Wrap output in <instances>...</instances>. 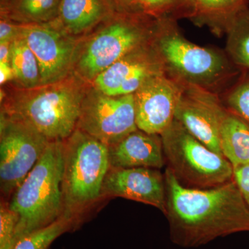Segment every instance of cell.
<instances>
[{
    "label": "cell",
    "mask_w": 249,
    "mask_h": 249,
    "mask_svg": "<svg viewBox=\"0 0 249 249\" xmlns=\"http://www.w3.org/2000/svg\"><path fill=\"white\" fill-rule=\"evenodd\" d=\"M165 178L170 240L183 248L249 231V207L233 181L210 189L183 186L168 168Z\"/></svg>",
    "instance_id": "obj_1"
},
{
    "label": "cell",
    "mask_w": 249,
    "mask_h": 249,
    "mask_svg": "<svg viewBox=\"0 0 249 249\" xmlns=\"http://www.w3.org/2000/svg\"><path fill=\"white\" fill-rule=\"evenodd\" d=\"M62 172L63 141L49 142L43 155L8 201L10 209L19 217L14 245L23 236L47 227L63 215Z\"/></svg>",
    "instance_id": "obj_2"
},
{
    "label": "cell",
    "mask_w": 249,
    "mask_h": 249,
    "mask_svg": "<svg viewBox=\"0 0 249 249\" xmlns=\"http://www.w3.org/2000/svg\"><path fill=\"white\" fill-rule=\"evenodd\" d=\"M155 50L170 76L215 93L240 69L219 51L196 45L178 30L175 19H159Z\"/></svg>",
    "instance_id": "obj_3"
},
{
    "label": "cell",
    "mask_w": 249,
    "mask_h": 249,
    "mask_svg": "<svg viewBox=\"0 0 249 249\" xmlns=\"http://www.w3.org/2000/svg\"><path fill=\"white\" fill-rule=\"evenodd\" d=\"M109 168L108 146L103 142L78 129L63 141V217L77 224L102 199Z\"/></svg>",
    "instance_id": "obj_4"
},
{
    "label": "cell",
    "mask_w": 249,
    "mask_h": 249,
    "mask_svg": "<svg viewBox=\"0 0 249 249\" xmlns=\"http://www.w3.org/2000/svg\"><path fill=\"white\" fill-rule=\"evenodd\" d=\"M6 103L1 112L27 123L50 142L76 130L85 94L74 83L42 85Z\"/></svg>",
    "instance_id": "obj_5"
},
{
    "label": "cell",
    "mask_w": 249,
    "mask_h": 249,
    "mask_svg": "<svg viewBox=\"0 0 249 249\" xmlns=\"http://www.w3.org/2000/svg\"><path fill=\"white\" fill-rule=\"evenodd\" d=\"M165 163L183 186L210 189L233 179V166L174 120L160 134Z\"/></svg>",
    "instance_id": "obj_6"
},
{
    "label": "cell",
    "mask_w": 249,
    "mask_h": 249,
    "mask_svg": "<svg viewBox=\"0 0 249 249\" xmlns=\"http://www.w3.org/2000/svg\"><path fill=\"white\" fill-rule=\"evenodd\" d=\"M50 141L21 119L1 112L0 191L9 201L45 151Z\"/></svg>",
    "instance_id": "obj_7"
},
{
    "label": "cell",
    "mask_w": 249,
    "mask_h": 249,
    "mask_svg": "<svg viewBox=\"0 0 249 249\" xmlns=\"http://www.w3.org/2000/svg\"><path fill=\"white\" fill-rule=\"evenodd\" d=\"M76 129L107 146L137 130L134 95L110 96L101 91L85 94Z\"/></svg>",
    "instance_id": "obj_8"
},
{
    "label": "cell",
    "mask_w": 249,
    "mask_h": 249,
    "mask_svg": "<svg viewBox=\"0 0 249 249\" xmlns=\"http://www.w3.org/2000/svg\"><path fill=\"white\" fill-rule=\"evenodd\" d=\"M149 31L138 22L124 19L103 29L90 41L78 67L87 78H96L116 62L142 48Z\"/></svg>",
    "instance_id": "obj_9"
},
{
    "label": "cell",
    "mask_w": 249,
    "mask_h": 249,
    "mask_svg": "<svg viewBox=\"0 0 249 249\" xmlns=\"http://www.w3.org/2000/svg\"><path fill=\"white\" fill-rule=\"evenodd\" d=\"M183 83L166 71L147 80L134 95L136 124L140 130L161 134L175 120Z\"/></svg>",
    "instance_id": "obj_10"
},
{
    "label": "cell",
    "mask_w": 249,
    "mask_h": 249,
    "mask_svg": "<svg viewBox=\"0 0 249 249\" xmlns=\"http://www.w3.org/2000/svg\"><path fill=\"white\" fill-rule=\"evenodd\" d=\"M183 85L175 111V120L206 146L223 155L219 142V122L225 106L217 93L196 85L185 83Z\"/></svg>",
    "instance_id": "obj_11"
},
{
    "label": "cell",
    "mask_w": 249,
    "mask_h": 249,
    "mask_svg": "<svg viewBox=\"0 0 249 249\" xmlns=\"http://www.w3.org/2000/svg\"><path fill=\"white\" fill-rule=\"evenodd\" d=\"M19 35L38 62L40 86L63 80L71 65L73 42L58 31L37 24L19 27Z\"/></svg>",
    "instance_id": "obj_12"
},
{
    "label": "cell",
    "mask_w": 249,
    "mask_h": 249,
    "mask_svg": "<svg viewBox=\"0 0 249 249\" xmlns=\"http://www.w3.org/2000/svg\"><path fill=\"white\" fill-rule=\"evenodd\" d=\"M165 71L155 49L151 53L142 47L99 73L94 84L98 91L107 96L132 94L149 78Z\"/></svg>",
    "instance_id": "obj_13"
},
{
    "label": "cell",
    "mask_w": 249,
    "mask_h": 249,
    "mask_svg": "<svg viewBox=\"0 0 249 249\" xmlns=\"http://www.w3.org/2000/svg\"><path fill=\"white\" fill-rule=\"evenodd\" d=\"M124 197L166 211L164 175L158 169L110 167L102 189V198Z\"/></svg>",
    "instance_id": "obj_14"
},
{
    "label": "cell",
    "mask_w": 249,
    "mask_h": 249,
    "mask_svg": "<svg viewBox=\"0 0 249 249\" xmlns=\"http://www.w3.org/2000/svg\"><path fill=\"white\" fill-rule=\"evenodd\" d=\"M110 167L160 169L165 164L160 134L137 129L119 142L108 146Z\"/></svg>",
    "instance_id": "obj_15"
},
{
    "label": "cell",
    "mask_w": 249,
    "mask_h": 249,
    "mask_svg": "<svg viewBox=\"0 0 249 249\" xmlns=\"http://www.w3.org/2000/svg\"><path fill=\"white\" fill-rule=\"evenodd\" d=\"M249 6V0H188L183 17L215 34L227 31L234 18Z\"/></svg>",
    "instance_id": "obj_16"
},
{
    "label": "cell",
    "mask_w": 249,
    "mask_h": 249,
    "mask_svg": "<svg viewBox=\"0 0 249 249\" xmlns=\"http://www.w3.org/2000/svg\"><path fill=\"white\" fill-rule=\"evenodd\" d=\"M219 142L223 156L233 168L249 164V124L226 106L219 122Z\"/></svg>",
    "instance_id": "obj_17"
},
{
    "label": "cell",
    "mask_w": 249,
    "mask_h": 249,
    "mask_svg": "<svg viewBox=\"0 0 249 249\" xmlns=\"http://www.w3.org/2000/svg\"><path fill=\"white\" fill-rule=\"evenodd\" d=\"M102 0H60L59 15L64 27L73 34L89 29L103 17Z\"/></svg>",
    "instance_id": "obj_18"
},
{
    "label": "cell",
    "mask_w": 249,
    "mask_h": 249,
    "mask_svg": "<svg viewBox=\"0 0 249 249\" xmlns=\"http://www.w3.org/2000/svg\"><path fill=\"white\" fill-rule=\"evenodd\" d=\"M226 33L228 57L241 71H249V6L234 18Z\"/></svg>",
    "instance_id": "obj_19"
},
{
    "label": "cell",
    "mask_w": 249,
    "mask_h": 249,
    "mask_svg": "<svg viewBox=\"0 0 249 249\" xmlns=\"http://www.w3.org/2000/svg\"><path fill=\"white\" fill-rule=\"evenodd\" d=\"M10 64L15 78L27 88L40 86V69L35 55L20 35L11 42Z\"/></svg>",
    "instance_id": "obj_20"
},
{
    "label": "cell",
    "mask_w": 249,
    "mask_h": 249,
    "mask_svg": "<svg viewBox=\"0 0 249 249\" xmlns=\"http://www.w3.org/2000/svg\"><path fill=\"white\" fill-rule=\"evenodd\" d=\"M76 226L73 221L62 216L47 227L23 236L15 243L12 249H47L53 241Z\"/></svg>",
    "instance_id": "obj_21"
},
{
    "label": "cell",
    "mask_w": 249,
    "mask_h": 249,
    "mask_svg": "<svg viewBox=\"0 0 249 249\" xmlns=\"http://www.w3.org/2000/svg\"><path fill=\"white\" fill-rule=\"evenodd\" d=\"M60 0H16L14 12L16 17L31 22L52 19L59 11Z\"/></svg>",
    "instance_id": "obj_22"
},
{
    "label": "cell",
    "mask_w": 249,
    "mask_h": 249,
    "mask_svg": "<svg viewBox=\"0 0 249 249\" xmlns=\"http://www.w3.org/2000/svg\"><path fill=\"white\" fill-rule=\"evenodd\" d=\"M229 90L226 106L249 124V71H245Z\"/></svg>",
    "instance_id": "obj_23"
},
{
    "label": "cell",
    "mask_w": 249,
    "mask_h": 249,
    "mask_svg": "<svg viewBox=\"0 0 249 249\" xmlns=\"http://www.w3.org/2000/svg\"><path fill=\"white\" fill-rule=\"evenodd\" d=\"M188 0H132V4L159 19L183 17Z\"/></svg>",
    "instance_id": "obj_24"
},
{
    "label": "cell",
    "mask_w": 249,
    "mask_h": 249,
    "mask_svg": "<svg viewBox=\"0 0 249 249\" xmlns=\"http://www.w3.org/2000/svg\"><path fill=\"white\" fill-rule=\"evenodd\" d=\"M19 220L18 214L10 209L8 201L0 205V249H12Z\"/></svg>",
    "instance_id": "obj_25"
},
{
    "label": "cell",
    "mask_w": 249,
    "mask_h": 249,
    "mask_svg": "<svg viewBox=\"0 0 249 249\" xmlns=\"http://www.w3.org/2000/svg\"><path fill=\"white\" fill-rule=\"evenodd\" d=\"M233 181L249 207V164L234 167Z\"/></svg>",
    "instance_id": "obj_26"
},
{
    "label": "cell",
    "mask_w": 249,
    "mask_h": 249,
    "mask_svg": "<svg viewBox=\"0 0 249 249\" xmlns=\"http://www.w3.org/2000/svg\"><path fill=\"white\" fill-rule=\"evenodd\" d=\"M19 34V28L7 22H0V42L13 41Z\"/></svg>",
    "instance_id": "obj_27"
},
{
    "label": "cell",
    "mask_w": 249,
    "mask_h": 249,
    "mask_svg": "<svg viewBox=\"0 0 249 249\" xmlns=\"http://www.w3.org/2000/svg\"><path fill=\"white\" fill-rule=\"evenodd\" d=\"M15 78L14 70L10 63H0V83L4 84Z\"/></svg>",
    "instance_id": "obj_28"
},
{
    "label": "cell",
    "mask_w": 249,
    "mask_h": 249,
    "mask_svg": "<svg viewBox=\"0 0 249 249\" xmlns=\"http://www.w3.org/2000/svg\"><path fill=\"white\" fill-rule=\"evenodd\" d=\"M11 42L12 41L0 42V63H10Z\"/></svg>",
    "instance_id": "obj_29"
},
{
    "label": "cell",
    "mask_w": 249,
    "mask_h": 249,
    "mask_svg": "<svg viewBox=\"0 0 249 249\" xmlns=\"http://www.w3.org/2000/svg\"><path fill=\"white\" fill-rule=\"evenodd\" d=\"M120 1L124 4L127 5V6L132 4V0H120Z\"/></svg>",
    "instance_id": "obj_30"
}]
</instances>
